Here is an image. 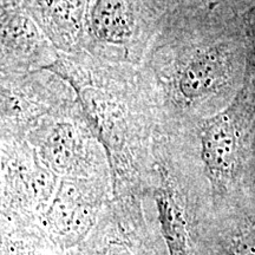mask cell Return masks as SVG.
<instances>
[{"mask_svg":"<svg viewBox=\"0 0 255 255\" xmlns=\"http://www.w3.org/2000/svg\"><path fill=\"white\" fill-rule=\"evenodd\" d=\"M111 177L60 178L43 219L50 231L72 242L84 237L107 201Z\"/></svg>","mask_w":255,"mask_h":255,"instance_id":"8","label":"cell"},{"mask_svg":"<svg viewBox=\"0 0 255 255\" xmlns=\"http://www.w3.org/2000/svg\"><path fill=\"white\" fill-rule=\"evenodd\" d=\"M0 91L1 139H26L41 120L76 104L72 88L49 70L0 75Z\"/></svg>","mask_w":255,"mask_h":255,"instance_id":"6","label":"cell"},{"mask_svg":"<svg viewBox=\"0 0 255 255\" xmlns=\"http://www.w3.org/2000/svg\"><path fill=\"white\" fill-rule=\"evenodd\" d=\"M26 139L57 177H111L105 152L83 119L77 101L71 109L41 120Z\"/></svg>","mask_w":255,"mask_h":255,"instance_id":"5","label":"cell"},{"mask_svg":"<svg viewBox=\"0 0 255 255\" xmlns=\"http://www.w3.org/2000/svg\"><path fill=\"white\" fill-rule=\"evenodd\" d=\"M167 6V13H197L195 6L197 0H163Z\"/></svg>","mask_w":255,"mask_h":255,"instance_id":"12","label":"cell"},{"mask_svg":"<svg viewBox=\"0 0 255 255\" xmlns=\"http://www.w3.org/2000/svg\"><path fill=\"white\" fill-rule=\"evenodd\" d=\"M1 178L2 205L21 212L44 214L58 188L27 139H1Z\"/></svg>","mask_w":255,"mask_h":255,"instance_id":"7","label":"cell"},{"mask_svg":"<svg viewBox=\"0 0 255 255\" xmlns=\"http://www.w3.org/2000/svg\"><path fill=\"white\" fill-rule=\"evenodd\" d=\"M0 75H18L49 69L59 52L25 9L1 13Z\"/></svg>","mask_w":255,"mask_h":255,"instance_id":"9","label":"cell"},{"mask_svg":"<svg viewBox=\"0 0 255 255\" xmlns=\"http://www.w3.org/2000/svg\"><path fill=\"white\" fill-rule=\"evenodd\" d=\"M232 255H255V222L246 226L238 235Z\"/></svg>","mask_w":255,"mask_h":255,"instance_id":"11","label":"cell"},{"mask_svg":"<svg viewBox=\"0 0 255 255\" xmlns=\"http://www.w3.org/2000/svg\"><path fill=\"white\" fill-rule=\"evenodd\" d=\"M89 0H25L24 8L59 53L83 51Z\"/></svg>","mask_w":255,"mask_h":255,"instance_id":"10","label":"cell"},{"mask_svg":"<svg viewBox=\"0 0 255 255\" xmlns=\"http://www.w3.org/2000/svg\"><path fill=\"white\" fill-rule=\"evenodd\" d=\"M46 70L75 92L83 119L107 156L115 200H141L150 180L158 116L139 68L81 51L59 53Z\"/></svg>","mask_w":255,"mask_h":255,"instance_id":"2","label":"cell"},{"mask_svg":"<svg viewBox=\"0 0 255 255\" xmlns=\"http://www.w3.org/2000/svg\"><path fill=\"white\" fill-rule=\"evenodd\" d=\"M237 34L216 30L199 13L165 14L139 66L157 110V129L197 122L234 100L248 62Z\"/></svg>","mask_w":255,"mask_h":255,"instance_id":"1","label":"cell"},{"mask_svg":"<svg viewBox=\"0 0 255 255\" xmlns=\"http://www.w3.org/2000/svg\"><path fill=\"white\" fill-rule=\"evenodd\" d=\"M167 12L163 0H89L83 51L139 68Z\"/></svg>","mask_w":255,"mask_h":255,"instance_id":"4","label":"cell"},{"mask_svg":"<svg viewBox=\"0 0 255 255\" xmlns=\"http://www.w3.org/2000/svg\"><path fill=\"white\" fill-rule=\"evenodd\" d=\"M255 92L248 70L235 98L225 109L186 126L169 128L199 157L215 196L227 194L240 176L254 137Z\"/></svg>","mask_w":255,"mask_h":255,"instance_id":"3","label":"cell"}]
</instances>
